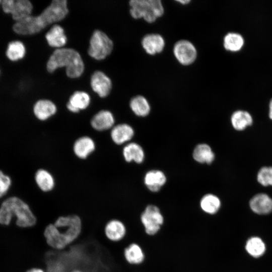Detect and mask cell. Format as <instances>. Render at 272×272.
I'll list each match as a JSON object with an SVG mask.
<instances>
[{
	"mask_svg": "<svg viewBox=\"0 0 272 272\" xmlns=\"http://www.w3.org/2000/svg\"><path fill=\"white\" fill-rule=\"evenodd\" d=\"M1 6L3 12L11 15L15 22L32 15L33 6L28 0H3Z\"/></svg>",
	"mask_w": 272,
	"mask_h": 272,
	"instance_id": "7",
	"label": "cell"
},
{
	"mask_svg": "<svg viewBox=\"0 0 272 272\" xmlns=\"http://www.w3.org/2000/svg\"><path fill=\"white\" fill-rule=\"evenodd\" d=\"M134 134L133 128L127 123L115 124L110 129V138L116 145H121L130 141Z\"/></svg>",
	"mask_w": 272,
	"mask_h": 272,
	"instance_id": "16",
	"label": "cell"
},
{
	"mask_svg": "<svg viewBox=\"0 0 272 272\" xmlns=\"http://www.w3.org/2000/svg\"><path fill=\"white\" fill-rule=\"evenodd\" d=\"M129 106L134 114L140 117L147 116L151 110L148 101L142 95H137L132 98L129 102Z\"/></svg>",
	"mask_w": 272,
	"mask_h": 272,
	"instance_id": "26",
	"label": "cell"
},
{
	"mask_svg": "<svg viewBox=\"0 0 272 272\" xmlns=\"http://www.w3.org/2000/svg\"><path fill=\"white\" fill-rule=\"evenodd\" d=\"M2 1L0 0V5H1Z\"/></svg>",
	"mask_w": 272,
	"mask_h": 272,
	"instance_id": "37",
	"label": "cell"
},
{
	"mask_svg": "<svg viewBox=\"0 0 272 272\" xmlns=\"http://www.w3.org/2000/svg\"><path fill=\"white\" fill-rule=\"evenodd\" d=\"M231 121L233 127L236 130H242L252 124L253 119L248 112L239 110L233 113Z\"/></svg>",
	"mask_w": 272,
	"mask_h": 272,
	"instance_id": "27",
	"label": "cell"
},
{
	"mask_svg": "<svg viewBox=\"0 0 272 272\" xmlns=\"http://www.w3.org/2000/svg\"><path fill=\"white\" fill-rule=\"evenodd\" d=\"M249 206L255 214H268L272 212V198L265 193H258L251 198Z\"/></svg>",
	"mask_w": 272,
	"mask_h": 272,
	"instance_id": "18",
	"label": "cell"
},
{
	"mask_svg": "<svg viewBox=\"0 0 272 272\" xmlns=\"http://www.w3.org/2000/svg\"><path fill=\"white\" fill-rule=\"evenodd\" d=\"M129 14L134 19H143L148 23L155 22L164 13L160 0H131L129 2Z\"/></svg>",
	"mask_w": 272,
	"mask_h": 272,
	"instance_id": "4",
	"label": "cell"
},
{
	"mask_svg": "<svg viewBox=\"0 0 272 272\" xmlns=\"http://www.w3.org/2000/svg\"><path fill=\"white\" fill-rule=\"evenodd\" d=\"M96 149V143L90 137L84 135L78 138L73 146L74 154L81 159H87Z\"/></svg>",
	"mask_w": 272,
	"mask_h": 272,
	"instance_id": "13",
	"label": "cell"
},
{
	"mask_svg": "<svg viewBox=\"0 0 272 272\" xmlns=\"http://www.w3.org/2000/svg\"><path fill=\"white\" fill-rule=\"evenodd\" d=\"M12 184V180L11 177L0 169V198L8 193Z\"/></svg>",
	"mask_w": 272,
	"mask_h": 272,
	"instance_id": "32",
	"label": "cell"
},
{
	"mask_svg": "<svg viewBox=\"0 0 272 272\" xmlns=\"http://www.w3.org/2000/svg\"><path fill=\"white\" fill-rule=\"evenodd\" d=\"M91 127L98 131L111 129L115 125V118L112 113L108 110L97 112L90 121Z\"/></svg>",
	"mask_w": 272,
	"mask_h": 272,
	"instance_id": "12",
	"label": "cell"
},
{
	"mask_svg": "<svg viewBox=\"0 0 272 272\" xmlns=\"http://www.w3.org/2000/svg\"><path fill=\"white\" fill-rule=\"evenodd\" d=\"M258 182L264 186L272 185V167H263L257 175Z\"/></svg>",
	"mask_w": 272,
	"mask_h": 272,
	"instance_id": "31",
	"label": "cell"
},
{
	"mask_svg": "<svg viewBox=\"0 0 272 272\" xmlns=\"http://www.w3.org/2000/svg\"><path fill=\"white\" fill-rule=\"evenodd\" d=\"M123 256L126 262L131 265H139L145 259L142 248L135 242H131L124 248Z\"/></svg>",
	"mask_w": 272,
	"mask_h": 272,
	"instance_id": "21",
	"label": "cell"
},
{
	"mask_svg": "<svg viewBox=\"0 0 272 272\" xmlns=\"http://www.w3.org/2000/svg\"><path fill=\"white\" fill-rule=\"evenodd\" d=\"M90 85L93 91L100 97L108 96L112 89L111 79L103 72L96 71L91 77Z\"/></svg>",
	"mask_w": 272,
	"mask_h": 272,
	"instance_id": "10",
	"label": "cell"
},
{
	"mask_svg": "<svg viewBox=\"0 0 272 272\" xmlns=\"http://www.w3.org/2000/svg\"><path fill=\"white\" fill-rule=\"evenodd\" d=\"M26 53L24 44L19 40L10 41L7 46L6 55L11 61H17L22 59Z\"/></svg>",
	"mask_w": 272,
	"mask_h": 272,
	"instance_id": "24",
	"label": "cell"
},
{
	"mask_svg": "<svg viewBox=\"0 0 272 272\" xmlns=\"http://www.w3.org/2000/svg\"><path fill=\"white\" fill-rule=\"evenodd\" d=\"M141 44L147 53L153 55L160 53L163 50L165 42L164 38L160 34L150 33L143 37Z\"/></svg>",
	"mask_w": 272,
	"mask_h": 272,
	"instance_id": "15",
	"label": "cell"
},
{
	"mask_svg": "<svg viewBox=\"0 0 272 272\" xmlns=\"http://www.w3.org/2000/svg\"><path fill=\"white\" fill-rule=\"evenodd\" d=\"M176 2L182 5H187V4H188L190 2V0H178V1H176Z\"/></svg>",
	"mask_w": 272,
	"mask_h": 272,
	"instance_id": "35",
	"label": "cell"
},
{
	"mask_svg": "<svg viewBox=\"0 0 272 272\" xmlns=\"http://www.w3.org/2000/svg\"><path fill=\"white\" fill-rule=\"evenodd\" d=\"M221 201L216 195L209 193L205 195L200 201V207L206 213L214 215L217 213L221 207Z\"/></svg>",
	"mask_w": 272,
	"mask_h": 272,
	"instance_id": "28",
	"label": "cell"
},
{
	"mask_svg": "<svg viewBox=\"0 0 272 272\" xmlns=\"http://www.w3.org/2000/svg\"><path fill=\"white\" fill-rule=\"evenodd\" d=\"M69 12L67 1L53 0L37 16L45 28L49 25L63 20Z\"/></svg>",
	"mask_w": 272,
	"mask_h": 272,
	"instance_id": "6",
	"label": "cell"
},
{
	"mask_svg": "<svg viewBox=\"0 0 272 272\" xmlns=\"http://www.w3.org/2000/svg\"><path fill=\"white\" fill-rule=\"evenodd\" d=\"M173 52L176 60L183 65L192 64L195 61L197 55L194 44L185 39L178 40L175 43Z\"/></svg>",
	"mask_w": 272,
	"mask_h": 272,
	"instance_id": "9",
	"label": "cell"
},
{
	"mask_svg": "<svg viewBox=\"0 0 272 272\" xmlns=\"http://www.w3.org/2000/svg\"><path fill=\"white\" fill-rule=\"evenodd\" d=\"M113 46L112 40L105 33L96 30L91 36L88 53L96 60H103L111 54Z\"/></svg>",
	"mask_w": 272,
	"mask_h": 272,
	"instance_id": "5",
	"label": "cell"
},
{
	"mask_svg": "<svg viewBox=\"0 0 272 272\" xmlns=\"http://www.w3.org/2000/svg\"><path fill=\"white\" fill-rule=\"evenodd\" d=\"M193 158L200 163L211 164L215 159V154L210 146L206 144L197 145L193 152Z\"/></svg>",
	"mask_w": 272,
	"mask_h": 272,
	"instance_id": "25",
	"label": "cell"
},
{
	"mask_svg": "<svg viewBox=\"0 0 272 272\" xmlns=\"http://www.w3.org/2000/svg\"><path fill=\"white\" fill-rule=\"evenodd\" d=\"M25 272H45V270L38 267H32L27 269Z\"/></svg>",
	"mask_w": 272,
	"mask_h": 272,
	"instance_id": "33",
	"label": "cell"
},
{
	"mask_svg": "<svg viewBox=\"0 0 272 272\" xmlns=\"http://www.w3.org/2000/svg\"><path fill=\"white\" fill-rule=\"evenodd\" d=\"M82 230L81 218L75 214L58 217L48 224L43 235L47 244L52 249L62 250L76 241Z\"/></svg>",
	"mask_w": 272,
	"mask_h": 272,
	"instance_id": "1",
	"label": "cell"
},
{
	"mask_svg": "<svg viewBox=\"0 0 272 272\" xmlns=\"http://www.w3.org/2000/svg\"><path fill=\"white\" fill-rule=\"evenodd\" d=\"M166 182L165 174L159 170H152L146 173L144 183L152 192L159 191Z\"/></svg>",
	"mask_w": 272,
	"mask_h": 272,
	"instance_id": "20",
	"label": "cell"
},
{
	"mask_svg": "<svg viewBox=\"0 0 272 272\" xmlns=\"http://www.w3.org/2000/svg\"><path fill=\"white\" fill-rule=\"evenodd\" d=\"M140 219L146 233L149 235H155L164 223V218L160 209L152 205L146 207Z\"/></svg>",
	"mask_w": 272,
	"mask_h": 272,
	"instance_id": "8",
	"label": "cell"
},
{
	"mask_svg": "<svg viewBox=\"0 0 272 272\" xmlns=\"http://www.w3.org/2000/svg\"><path fill=\"white\" fill-rule=\"evenodd\" d=\"M13 218L20 229H28L35 226L37 219L30 205L16 196L6 198L0 206V225H9Z\"/></svg>",
	"mask_w": 272,
	"mask_h": 272,
	"instance_id": "2",
	"label": "cell"
},
{
	"mask_svg": "<svg viewBox=\"0 0 272 272\" xmlns=\"http://www.w3.org/2000/svg\"><path fill=\"white\" fill-rule=\"evenodd\" d=\"M91 103L90 95L86 92L77 91L70 97L66 106L71 112L77 113L87 109Z\"/></svg>",
	"mask_w": 272,
	"mask_h": 272,
	"instance_id": "17",
	"label": "cell"
},
{
	"mask_svg": "<svg viewBox=\"0 0 272 272\" xmlns=\"http://www.w3.org/2000/svg\"><path fill=\"white\" fill-rule=\"evenodd\" d=\"M269 117L272 120V99L269 104Z\"/></svg>",
	"mask_w": 272,
	"mask_h": 272,
	"instance_id": "34",
	"label": "cell"
},
{
	"mask_svg": "<svg viewBox=\"0 0 272 272\" xmlns=\"http://www.w3.org/2000/svg\"><path fill=\"white\" fill-rule=\"evenodd\" d=\"M244 40L243 36L236 32H229L225 35L223 45L225 49L230 51H238L243 47Z\"/></svg>",
	"mask_w": 272,
	"mask_h": 272,
	"instance_id": "30",
	"label": "cell"
},
{
	"mask_svg": "<svg viewBox=\"0 0 272 272\" xmlns=\"http://www.w3.org/2000/svg\"><path fill=\"white\" fill-rule=\"evenodd\" d=\"M61 67H65L69 78L76 79L84 73L85 64L78 51L73 48L62 47L55 49L46 63L47 71L50 73Z\"/></svg>",
	"mask_w": 272,
	"mask_h": 272,
	"instance_id": "3",
	"label": "cell"
},
{
	"mask_svg": "<svg viewBox=\"0 0 272 272\" xmlns=\"http://www.w3.org/2000/svg\"><path fill=\"white\" fill-rule=\"evenodd\" d=\"M57 110L55 103L46 99L37 100L33 107L35 117L40 121L48 120L56 114Z\"/></svg>",
	"mask_w": 272,
	"mask_h": 272,
	"instance_id": "14",
	"label": "cell"
},
{
	"mask_svg": "<svg viewBox=\"0 0 272 272\" xmlns=\"http://www.w3.org/2000/svg\"><path fill=\"white\" fill-rule=\"evenodd\" d=\"M245 249L247 253L254 258H258L265 251V245L263 240L258 237H252L246 242Z\"/></svg>",
	"mask_w": 272,
	"mask_h": 272,
	"instance_id": "29",
	"label": "cell"
},
{
	"mask_svg": "<svg viewBox=\"0 0 272 272\" xmlns=\"http://www.w3.org/2000/svg\"><path fill=\"white\" fill-rule=\"evenodd\" d=\"M122 155L127 162L142 163L145 158V153L142 147L134 142L128 143L123 147Z\"/></svg>",
	"mask_w": 272,
	"mask_h": 272,
	"instance_id": "23",
	"label": "cell"
},
{
	"mask_svg": "<svg viewBox=\"0 0 272 272\" xmlns=\"http://www.w3.org/2000/svg\"><path fill=\"white\" fill-rule=\"evenodd\" d=\"M45 38L48 45L56 49L62 48L67 42V37L63 28L55 24L47 32Z\"/></svg>",
	"mask_w": 272,
	"mask_h": 272,
	"instance_id": "19",
	"label": "cell"
},
{
	"mask_svg": "<svg viewBox=\"0 0 272 272\" xmlns=\"http://www.w3.org/2000/svg\"><path fill=\"white\" fill-rule=\"evenodd\" d=\"M104 234L109 241L119 242L125 237L127 234V228L122 221L117 219H112L106 224Z\"/></svg>",
	"mask_w": 272,
	"mask_h": 272,
	"instance_id": "11",
	"label": "cell"
},
{
	"mask_svg": "<svg viewBox=\"0 0 272 272\" xmlns=\"http://www.w3.org/2000/svg\"><path fill=\"white\" fill-rule=\"evenodd\" d=\"M69 272H85V271L79 268H75V269H73L71 270Z\"/></svg>",
	"mask_w": 272,
	"mask_h": 272,
	"instance_id": "36",
	"label": "cell"
},
{
	"mask_svg": "<svg viewBox=\"0 0 272 272\" xmlns=\"http://www.w3.org/2000/svg\"><path fill=\"white\" fill-rule=\"evenodd\" d=\"M34 179L37 186L44 192H50L54 188L55 179L52 174L46 169H38L35 173Z\"/></svg>",
	"mask_w": 272,
	"mask_h": 272,
	"instance_id": "22",
	"label": "cell"
}]
</instances>
